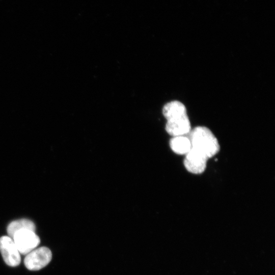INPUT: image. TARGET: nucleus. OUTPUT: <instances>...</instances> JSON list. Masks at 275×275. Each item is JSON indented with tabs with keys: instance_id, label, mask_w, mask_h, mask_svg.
<instances>
[{
	"instance_id": "2",
	"label": "nucleus",
	"mask_w": 275,
	"mask_h": 275,
	"mask_svg": "<svg viewBox=\"0 0 275 275\" xmlns=\"http://www.w3.org/2000/svg\"><path fill=\"white\" fill-rule=\"evenodd\" d=\"M19 253L27 255L40 243L39 236L34 231L23 229L16 232L12 238Z\"/></svg>"
},
{
	"instance_id": "5",
	"label": "nucleus",
	"mask_w": 275,
	"mask_h": 275,
	"mask_svg": "<svg viewBox=\"0 0 275 275\" xmlns=\"http://www.w3.org/2000/svg\"><path fill=\"white\" fill-rule=\"evenodd\" d=\"M208 159L205 154L191 147L190 150L185 154L184 165L189 172L199 174L205 170Z\"/></svg>"
},
{
	"instance_id": "7",
	"label": "nucleus",
	"mask_w": 275,
	"mask_h": 275,
	"mask_svg": "<svg viewBox=\"0 0 275 275\" xmlns=\"http://www.w3.org/2000/svg\"><path fill=\"white\" fill-rule=\"evenodd\" d=\"M170 146L177 154H186L191 149V145L188 137L185 135L174 136L170 141Z\"/></svg>"
},
{
	"instance_id": "4",
	"label": "nucleus",
	"mask_w": 275,
	"mask_h": 275,
	"mask_svg": "<svg viewBox=\"0 0 275 275\" xmlns=\"http://www.w3.org/2000/svg\"><path fill=\"white\" fill-rule=\"evenodd\" d=\"M0 252L5 262L9 266H18L21 261L20 253L12 238L3 236L0 238Z\"/></svg>"
},
{
	"instance_id": "3",
	"label": "nucleus",
	"mask_w": 275,
	"mask_h": 275,
	"mask_svg": "<svg viewBox=\"0 0 275 275\" xmlns=\"http://www.w3.org/2000/svg\"><path fill=\"white\" fill-rule=\"evenodd\" d=\"M52 253L47 247L42 246L28 254L24 264L29 270H38L46 266L51 261Z\"/></svg>"
},
{
	"instance_id": "9",
	"label": "nucleus",
	"mask_w": 275,
	"mask_h": 275,
	"mask_svg": "<svg viewBox=\"0 0 275 275\" xmlns=\"http://www.w3.org/2000/svg\"><path fill=\"white\" fill-rule=\"evenodd\" d=\"M23 229H28L35 232V225L30 219H20L10 223L7 227V231L9 236L12 238L16 232Z\"/></svg>"
},
{
	"instance_id": "1",
	"label": "nucleus",
	"mask_w": 275,
	"mask_h": 275,
	"mask_svg": "<svg viewBox=\"0 0 275 275\" xmlns=\"http://www.w3.org/2000/svg\"><path fill=\"white\" fill-rule=\"evenodd\" d=\"M191 147L198 150L208 158L219 151L218 142L212 132L205 126H199L191 130L188 137Z\"/></svg>"
},
{
	"instance_id": "6",
	"label": "nucleus",
	"mask_w": 275,
	"mask_h": 275,
	"mask_svg": "<svg viewBox=\"0 0 275 275\" xmlns=\"http://www.w3.org/2000/svg\"><path fill=\"white\" fill-rule=\"evenodd\" d=\"M166 130L173 137L189 134L191 131V125L187 115L167 120Z\"/></svg>"
},
{
	"instance_id": "8",
	"label": "nucleus",
	"mask_w": 275,
	"mask_h": 275,
	"mask_svg": "<svg viewBox=\"0 0 275 275\" xmlns=\"http://www.w3.org/2000/svg\"><path fill=\"white\" fill-rule=\"evenodd\" d=\"M187 113L185 106L180 101L174 100L168 102L163 107L162 114L167 120Z\"/></svg>"
}]
</instances>
